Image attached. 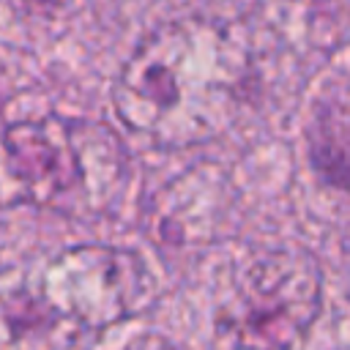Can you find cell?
I'll use <instances>...</instances> for the list:
<instances>
[{
  "mask_svg": "<svg viewBox=\"0 0 350 350\" xmlns=\"http://www.w3.org/2000/svg\"><path fill=\"white\" fill-rule=\"evenodd\" d=\"M254 66L243 36L219 19L161 22L112 82L120 126L150 148H189L224 134L252 98Z\"/></svg>",
  "mask_w": 350,
  "mask_h": 350,
  "instance_id": "1",
  "label": "cell"
},
{
  "mask_svg": "<svg viewBox=\"0 0 350 350\" xmlns=\"http://www.w3.org/2000/svg\"><path fill=\"white\" fill-rule=\"evenodd\" d=\"M36 8H46V11H57V8H68L74 0H25Z\"/></svg>",
  "mask_w": 350,
  "mask_h": 350,
  "instance_id": "9",
  "label": "cell"
},
{
  "mask_svg": "<svg viewBox=\"0 0 350 350\" xmlns=\"http://www.w3.org/2000/svg\"><path fill=\"white\" fill-rule=\"evenodd\" d=\"M27 268L38 298L71 347L142 314L159 293L150 262L126 246L77 243L27 262Z\"/></svg>",
  "mask_w": 350,
  "mask_h": 350,
  "instance_id": "4",
  "label": "cell"
},
{
  "mask_svg": "<svg viewBox=\"0 0 350 350\" xmlns=\"http://www.w3.org/2000/svg\"><path fill=\"white\" fill-rule=\"evenodd\" d=\"M131 350H178V347H172V345H167L164 339H156V336H148L145 342H139V345H134Z\"/></svg>",
  "mask_w": 350,
  "mask_h": 350,
  "instance_id": "8",
  "label": "cell"
},
{
  "mask_svg": "<svg viewBox=\"0 0 350 350\" xmlns=\"http://www.w3.org/2000/svg\"><path fill=\"white\" fill-rule=\"evenodd\" d=\"M323 312V271L312 252L262 246L219 279L208 350H301Z\"/></svg>",
  "mask_w": 350,
  "mask_h": 350,
  "instance_id": "3",
  "label": "cell"
},
{
  "mask_svg": "<svg viewBox=\"0 0 350 350\" xmlns=\"http://www.w3.org/2000/svg\"><path fill=\"white\" fill-rule=\"evenodd\" d=\"M0 350H71L38 298L27 262L0 268Z\"/></svg>",
  "mask_w": 350,
  "mask_h": 350,
  "instance_id": "6",
  "label": "cell"
},
{
  "mask_svg": "<svg viewBox=\"0 0 350 350\" xmlns=\"http://www.w3.org/2000/svg\"><path fill=\"white\" fill-rule=\"evenodd\" d=\"M221 186L227 183L211 170H191L170 180L150 208V235L167 246H191L216 238L224 211H197V205Z\"/></svg>",
  "mask_w": 350,
  "mask_h": 350,
  "instance_id": "5",
  "label": "cell"
},
{
  "mask_svg": "<svg viewBox=\"0 0 350 350\" xmlns=\"http://www.w3.org/2000/svg\"><path fill=\"white\" fill-rule=\"evenodd\" d=\"M304 137L314 175L331 189L350 191V88H336L314 104Z\"/></svg>",
  "mask_w": 350,
  "mask_h": 350,
  "instance_id": "7",
  "label": "cell"
},
{
  "mask_svg": "<svg viewBox=\"0 0 350 350\" xmlns=\"http://www.w3.org/2000/svg\"><path fill=\"white\" fill-rule=\"evenodd\" d=\"M129 150L101 120L41 115L0 129V208L101 216L129 183Z\"/></svg>",
  "mask_w": 350,
  "mask_h": 350,
  "instance_id": "2",
  "label": "cell"
}]
</instances>
